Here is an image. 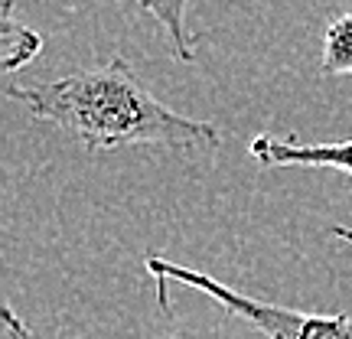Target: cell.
Listing matches in <instances>:
<instances>
[{
    "instance_id": "1",
    "label": "cell",
    "mask_w": 352,
    "mask_h": 339,
    "mask_svg": "<svg viewBox=\"0 0 352 339\" xmlns=\"http://www.w3.org/2000/svg\"><path fill=\"white\" fill-rule=\"evenodd\" d=\"M7 95L36 121L72 134L88 153L121 147H164L176 153L219 151V127L170 111L121 56L52 82L10 85Z\"/></svg>"
},
{
    "instance_id": "2",
    "label": "cell",
    "mask_w": 352,
    "mask_h": 339,
    "mask_svg": "<svg viewBox=\"0 0 352 339\" xmlns=\"http://www.w3.org/2000/svg\"><path fill=\"white\" fill-rule=\"evenodd\" d=\"M144 267L157 281V300H160L164 314H173L170 297H166V284H183L189 290L206 294L235 320L254 327L264 339H352L349 314H307V310H290V307L254 300L248 294H239L235 287L215 281L212 274H202L196 267H183V264L157 258V254H147Z\"/></svg>"
},
{
    "instance_id": "3",
    "label": "cell",
    "mask_w": 352,
    "mask_h": 339,
    "mask_svg": "<svg viewBox=\"0 0 352 339\" xmlns=\"http://www.w3.org/2000/svg\"><path fill=\"white\" fill-rule=\"evenodd\" d=\"M248 153L261 166H323V170H340L352 176V140L336 144H300L294 138H277V134H258L248 144Z\"/></svg>"
},
{
    "instance_id": "4",
    "label": "cell",
    "mask_w": 352,
    "mask_h": 339,
    "mask_svg": "<svg viewBox=\"0 0 352 339\" xmlns=\"http://www.w3.org/2000/svg\"><path fill=\"white\" fill-rule=\"evenodd\" d=\"M13 13H16V3L3 0V7H0V65H3V72H20L43 52V36L33 26L20 23Z\"/></svg>"
},
{
    "instance_id": "5",
    "label": "cell",
    "mask_w": 352,
    "mask_h": 339,
    "mask_svg": "<svg viewBox=\"0 0 352 339\" xmlns=\"http://www.w3.org/2000/svg\"><path fill=\"white\" fill-rule=\"evenodd\" d=\"M140 10L153 17L157 26L166 33L176 63H196V36L186 26V0H131Z\"/></svg>"
},
{
    "instance_id": "6",
    "label": "cell",
    "mask_w": 352,
    "mask_h": 339,
    "mask_svg": "<svg viewBox=\"0 0 352 339\" xmlns=\"http://www.w3.org/2000/svg\"><path fill=\"white\" fill-rule=\"evenodd\" d=\"M323 72L352 76V10L336 17L323 33Z\"/></svg>"
},
{
    "instance_id": "7",
    "label": "cell",
    "mask_w": 352,
    "mask_h": 339,
    "mask_svg": "<svg viewBox=\"0 0 352 339\" xmlns=\"http://www.w3.org/2000/svg\"><path fill=\"white\" fill-rule=\"evenodd\" d=\"M0 339H36L33 329L26 327V320L13 307H3L0 310Z\"/></svg>"
},
{
    "instance_id": "8",
    "label": "cell",
    "mask_w": 352,
    "mask_h": 339,
    "mask_svg": "<svg viewBox=\"0 0 352 339\" xmlns=\"http://www.w3.org/2000/svg\"><path fill=\"white\" fill-rule=\"evenodd\" d=\"M329 235H333V239H340V241H346V245H352V228L349 226H333L329 228Z\"/></svg>"
}]
</instances>
